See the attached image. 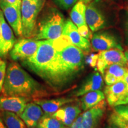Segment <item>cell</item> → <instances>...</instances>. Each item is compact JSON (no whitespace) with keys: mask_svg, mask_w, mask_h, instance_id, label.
Returning a JSON list of instances; mask_svg holds the SVG:
<instances>
[{"mask_svg":"<svg viewBox=\"0 0 128 128\" xmlns=\"http://www.w3.org/2000/svg\"><path fill=\"white\" fill-rule=\"evenodd\" d=\"M56 55L44 79L51 84L61 85L71 80L84 66L83 51L62 35L54 40Z\"/></svg>","mask_w":128,"mask_h":128,"instance_id":"obj_1","label":"cell"},{"mask_svg":"<svg viewBox=\"0 0 128 128\" xmlns=\"http://www.w3.org/2000/svg\"><path fill=\"white\" fill-rule=\"evenodd\" d=\"M2 92L6 96L27 98H39L48 94L43 86L16 62L7 67Z\"/></svg>","mask_w":128,"mask_h":128,"instance_id":"obj_2","label":"cell"},{"mask_svg":"<svg viewBox=\"0 0 128 128\" xmlns=\"http://www.w3.org/2000/svg\"><path fill=\"white\" fill-rule=\"evenodd\" d=\"M36 53L31 57L22 60L26 66L44 79L56 55L54 40H39Z\"/></svg>","mask_w":128,"mask_h":128,"instance_id":"obj_3","label":"cell"},{"mask_svg":"<svg viewBox=\"0 0 128 128\" xmlns=\"http://www.w3.org/2000/svg\"><path fill=\"white\" fill-rule=\"evenodd\" d=\"M44 0H22L21 6L22 36L29 38L33 36L37 17L44 6Z\"/></svg>","mask_w":128,"mask_h":128,"instance_id":"obj_4","label":"cell"},{"mask_svg":"<svg viewBox=\"0 0 128 128\" xmlns=\"http://www.w3.org/2000/svg\"><path fill=\"white\" fill-rule=\"evenodd\" d=\"M65 23L63 16L60 12H52L42 21L34 39H57L62 36Z\"/></svg>","mask_w":128,"mask_h":128,"instance_id":"obj_5","label":"cell"},{"mask_svg":"<svg viewBox=\"0 0 128 128\" xmlns=\"http://www.w3.org/2000/svg\"><path fill=\"white\" fill-rule=\"evenodd\" d=\"M97 56L96 66L97 70L103 76L105 70L114 64L126 66L127 62L122 48H113L99 52Z\"/></svg>","mask_w":128,"mask_h":128,"instance_id":"obj_6","label":"cell"},{"mask_svg":"<svg viewBox=\"0 0 128 128\" xmlns=\"http://www.w3.org/2000/svg\"><path fill=\"white\" fill-rule=\"evenodd\" d=\"M40 40L23 38L18 40L10 51V55L14 60H23L31 57L36 53Z\"/></svg>","mask_w":128,"mask_h":128,"instance_id":"obj_7","label":"cell"},{"mask_svg":"<svg viewBox=\"0 0 128 128\" xmlns=\"http://www.w3.org/2000/svg\"><path fill=\"white\" fill-rule=\"evenodd\" d=\"M104 95L107 102L110 106L125 104L127 98V89L124 80L111 85H107L104 88Z\"/></svg>","mask_w":128,"mask_h":128,"instance_id":"obj_8","label":"cell"},{"mask_svg":"<svg viewBox=\"0 0 128 128\" xmlns=\"http://www.w3.org/2000/svg\"><path fill=\"white\" fill-rule=\"evenodd\" d=\"M0 9L16 36H22L21 9L14 7L5 0H0Z\"/></svg>","mask_w":128,"mask_h":128,"instance_id":"obj_9","label":"cell"},{"mask_svg":"<svg viewBox=\"0 0 128 128\" xmlns=\"http://www.w3.org/2000/svg\"><path fill=\"white\" fill-rule=\"evenodd\" d=\"M86 7L84 2L78 1L73 6L70 17L72 23L77 27L80 34L89 39L91 38V32L86 22Z\"/></svg>","mask_w":128,"mask_h":128,"instance_id":"obj_10","label":"cell"},{"mask_svg":"<svg viewBox=\"0 0 128 128\" xmlns=\"http://www.w3.org/2000/svg\"><path fill=\"white\" fill-rule=\"evenodd\" d=\"M62 35L66 36L72 44L82 51L87 52L90 49L91 44L89 40L80 34L77 27L71 20H68L65 22Z\"/></svg>","mask_w":128,"mask_h":128,"instance_id":"obj_11","label":"cell"},{"mask_svg":"<svg viewBox=\"0 0 128 128\" xmlns=\"http://www.w3.org/2000/svg\"><path fill=\"white\" fill-rule=\"evenodd\" d=\"M106 108V102L101 101L100 103L82 114V126L84 128H98L101 119L103 118Z\"/></svg>","mask_w":128,"mask_h":128,"instance_id":"obj_12","label":"cell"},{"mask_svg":"<svg viewBox=\"0 0 128 128\" xmlns=\"http://www.w3.org/2000/svg\"><path fill=\"white\" fill-rule=\"evenodd\" d=\"M81 103H70L63 106L51 115L61 122L66 127L71 126L81 112Z\"/></svg>","mask_w":128,"mask_h":128,"instance_id":"obj_13","label":"cell"},{"mask_svg":"<svg viewBox=\"0 0 128 128\" xmlns=\"http://www.w3.org/2000/svg\"><path fill=\"white\" fill-rule=\"evenodd\" d=\"M91 45L95 52H102L113 48H122L116 38L106 32L95 33L92 38Z\"/></svg>","mask_w":128,"mask_h":128,"instance_id":"obj_14","label":"cell"},{"mask_svg":"<svg viewBox=\"0 0 128 128\" xmlns=\"http://www.w3.org/2000/svg\"><path fill=\"white\" fill-rule=\"evenodd\" d=\"M86 22L89 28L92 32L102 29L106 24L103 13L98 8L92 4L86 7Z\"/></svg>","mask_w":128,"mask_h":128,"instance_id":"obj_15","label":"cell"},{"mask_svg":"<svg viewBox=\"0 0 128 128\" xmlns=\"http://www.w3.org/2000/svg\"><path fill=\"white\" fill-rule=\"evenodd\" d=\"M28 100L25 97L4 96L0 97V110L12 112L20 116L24 110Z\"/></svg>","mask_w":128,"mask_h":128,"instance_id":"obj_16","label":"cell"},{"mask_svg":"<svg viewBox=\"0 0 128 128\" xmlns=\"http://www.w3.org/2000/svg\"><path fill=\"white\" fill-rule=\"evenodd\" d=\"M44 116L43 110L36 103H29L20 116L26 126L28 128H36L38 123Z\"/></svg>","mask_w":128,"mask_h":128,"instance_id":"obj_17","label":"cell"},{"mask_svg":"<svg viewBox=\"0 0 128 128\" xmlns=\"http://www.w3.org/2000/svg\"><path fill=\"white\" fill-rule=\"evenodd\" d=\"M104 86V80L99 72L94 71L90 74L75 92V96H82L88 92L96 90H102Z\"/></svg>","mask_w":128,"mask_h":128,"instance_id":"obj_18","label":"cell"},{"mask_svg":"<svg viewBox=\"0 0 128 128\" xmlns=\"http://www.w3.org/2000/svg\"><path fill=\"white\" fill-rule=\"evenodd\" d=\"M0 22L1 25V35H2V48L0 58L6 56L13 48L16 40L11 27L8 24L5 18L4 14L0 9Z\"/></svg>","mask_w":128,"mask_h":128,"instance_id":"obj_19","label":"cell"},{"mask_svg":"<svg viewBox=\"0 0 128 128\" xmlns=\"http://www.w3.org/2000/svg\"><path fill=\"white\" fill-rule=\"evenodd\" d=\"M75 99L70 97H61L54 99H34V102L40 106L44 114H54L63 106L74 102Z\"/></svg>","mask_w":128,"mask_h":128,"instance_id":"obj_20","label":"cell"},{"mask_svg":"<svg viewBox=\"0 0 128 128\" xmlns=\"http://www.w3.org/2000/svg\"><path fill=\"white\" fill-rule=\"evenodd\" d=\"M128 68L126 66L114 64L105 70L103 76L106 85H111L124 80Z\"/></svg>","mask_w":128,"mask_h":128,"instance_id":"obj_21","label":"cell"},{"mask_svg":"<svg viewBox=\"0 0 128 128\" xmlns=\"http://www.w3.org/2000/svg\"><path fill=\"white\" fill-rule=\"evenodd\" d=\"M104 93L102 90L88 92L82 96L81 99V108L84 111L90 109L94 106L104 100Z\"/></svg>","mask_w":128,"mask_h":128,"instance_id":"obj_22","label":"cell"},{"mask_svg":"<svg viewBox=\"0 0 128 128\" xmlns=\"http://www.w3.org/2000/svg\"><path fill=\"white\" fill-rule=\"evenodd\" d=\"M1 117L7 128H27L23 120L16 113L3 111L1 113Z\"/></svg>","mask_w":128,"mask_h":128,"instance_id":"obj_23","label":"cell"},{"mask_svg":"<svg viewBox=\"0 0 128 128\" xmlns=\"http://www.w3.org/2000/svg\"><path fill=\"white\" fill-rule=\"evenodd\" d=\"M61 122L52 116L44 114L38 123V128H66Z\"/></svg>","mask_w":128,"mask_h":128,"instance_id":"obj_24","label":"cell"},{"mask_svg":"<svg viewBox=\"0 0 128 128\" xmlns=\"http://www.w3.org/2000/svg\"><path fill=\"white\" fill-rule=\"evenodd\" d=\"M110 121L114 124L119 128H128V122L114 112H113L110 116Z\"/></svg>","mask_w":128,"mask_h":128,"instance_id":"obj_25","label":"cell"},{"mask_svg":"<svg viewBox=\"0 0 128 128\" xmlns=\"http://www.w3.org/2000/svg\"><path fill=\"white\" fill-rule=\"evenodd\" d=\"M114 112L128 122V103L114 107Z\"/></svg>","mask_w":128,"mask_h":128,"instance_id":"obj_26","label":"cell"},{"mask_svg":"<svg viewBox=\"0 0 128 128\" xmlns=\"http://www.w3.org/2000/svg\"><path fill=\"white\" fill-rule=\"evenodd\" d=\"M56 4L64 10H68L77 2L78 0H54Z\"/></svg>","mask_w":128,"mask_h":128,"instance_id":"obj_27","label":"cell"},{"mask_svg":"<svg viewBox=\"0 0 128 128\" xmlns=\"http://www.w3.org/2000/svg\"><path fill=\"white\" fill-rule=\"evenodd\" d=\"M6 70H7L6 62L0 58V92L2 90L5 76H6Z\"/></svg>","mask_w":128,"mask_h":128,"instance_id":"obj_28","label":"cell"},{"mask_svg":"<svg viewBox=\"0 0 128 128\" xmlns=\"http://www.w3.org/2000/svg\"><path fill=\"white\" fill-rule=\"evenodd\" d=\"M82 114L79 115L75 121L72 124L71 126H70L68 128H84L82 126Z\"/></svg>","mask_w":128,"mask_h":128,"instance_id":"obj_29","label":"cell"},{"mask_svg":"<svg viewBox=\"0 0 128 128\" xmlns=\"http://www.w3.org/2000/svg\"><path fill=\"white\" fill-rule=\"evenodd\" d=\"M9 4H10L14 7H15L17 8L21 9V6H22V0H5Z\"/></svg>","mask_w":128,"mask_h":128,"instance_id":"obj_30","label":"cell"},{"mask_svg":"<svg viewBox=\"0 0 128 128\" xmlns=\"http://www.w3.org/2000/svg\"><path fill=\"white\" fill-rule=\"evenodd\" d=\"M124 81L125 82L126 85V89H127V98H126L125 104H126L128 103V70L127 71V73H126L125 76H124Z\"/></svg>","mask_w":128,"mask_h":128,"instance_id":"obj_31","label":"cell"},{"mask_svg":"<svg viewBox=\"0 0 128 128\" xmlns=\"http://www.w3.org/2000/svg\"><path fill=\"white\" fill-rule=\"evenodd\" d=\"M125 34H126V40L127 44L128 45V18L126 20V24H125Z\"/></svg>","mask_w":128,"mask_h":128,"instance_id":"obj_32","label":"cell"},{"mask_svg":"<svg viewBox=\"0 0 128 128\" xmlns=\"http://www.w3.org/2000/svg\"><path fill=\"white\" fill-rule=\"evenodd\" d=\"M2 48V35H1V25L0 22V54H1V50Z\"/></svg>","mask_w":128,"mask_h":128,"instance_id":"obj_33","label":"cell"},{"mask_svg":"<svg viewBox=\"0 0 128 128\" xmlns=\"http://www.w3.org/2000/svg\"><path fill=\"white\" fill-rule=\"evenodd\" d=\"M0 128H7L1 117L0 116Z\"/></svg>","mask_w":128,"mask_h":128,"instance_id":"obj_34","label":"cell"},{"mask_svg":"<svg viewBox=\"0 0 128 128\" xmlns=\"http://www.w3.org/2000/svg\"><path fill=\"white\" fill-rule=\"evenodd\" d=\"M108 128H118L114 124H113V123H112V122L110 121V124L108 125Z\"/></svg>","mask_w":128,"mask_h":128,"instance_id":"obj_35","label":"cell"},{"mask_svg":"<svg viewBox=\"0 0 128 128\" xmlns=\"http://www.w3.org/2000/svg\"><path fill=\"white\" fill-rule=\"evenodd\" d=\"M124 54V56H125V58H126V62H127V65L128 66V50L126 51Z\"/></svg>","mask_w":128,"mask_h":128,"instance_id":"obj_36","label":"cell"},{"mask_svg":"<svg viewBox=\"0 0 128 128\" xmlns=\"http://www.w3.org/2000/svg\"><path fill=\"white\" fill-rule=\"evenodd\" d=\"M80 1H82V2H84L85 4H86V3H88V2H90V1H92V0H80Z\"/></svg>","mask_w":128,"mask_h":128,"instance_id":"obj_37","label":"cell"}]
</instances>
